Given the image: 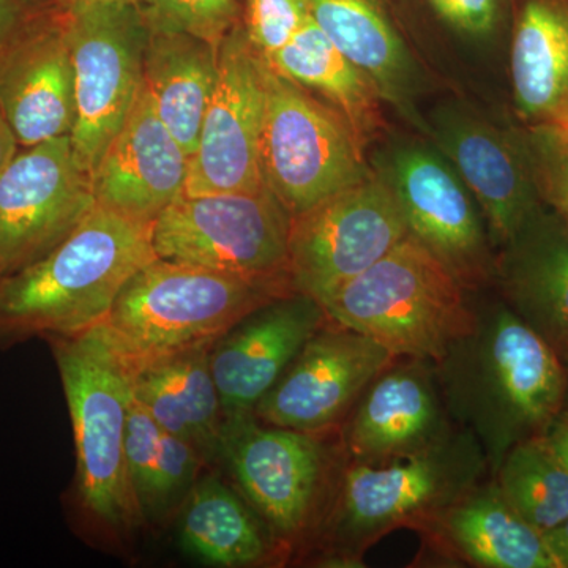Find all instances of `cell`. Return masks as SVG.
<instances>
[{"label": "cell", "mask_w": 568, "mask_h": 568, "mask_svg": "<svg viewBox=\"0 0 568 568\" xmlns=\"http://www.w3.org/2000/svg\"><path fill=\"white\" fill-rule=\"evenodd\" d=\"M437 365L454 413L477 433L493 473L511 447L544 435L566 406L562 358L508 305L477 315L473 334Z\"/></svg>", "instance_id": "6da1fadb"}, {"label": "cell", "mask_w": 568, "mask_h": 568, "mask_svg": "<svg viewBox=\"0 0 568 568\" xmlns=\"http://www.w3.org/2000/svg\"><path fill=\"white\" fill-rule=\"evenodd\" d=\"M153 260L152 224L97 203L47 256L0 276V347L103 323L125 283Z\"/></svg>", "instance_id": "7a4b0ae2"}, {"label": "cell", "mask_w": 568, "mask_h": 568, "mask_svg": "<svg viewBox=\"0 0 568 568\" xmlns=\"http://www.w3.org/2000/svg\"><path fill=\"white\" fill-rule=\"evenodd\" d=\"M316 302L328 321L368 336L395 357L436 364L477 324L466 287L410 234Z\"/></svg>", "instance_id": "3957f363"}, {"label": "cell", "mask_w": 568, "mask_h": 568, "mask_svg": "<svg viewBox=\"0 0 568 568\" xmlns=\"http://www.w3.org/2000/svg\"><path fill=\"white\" fill-rule=\"evenodd\" d=\"M73 426L77 496L100 528L141 525L125 459L132 379L125 354L103 323L73 335L47 336Z\"/></svg>", "instance_id": "277c9868"}, {"label": "cell", "mask_w": 568, "mask_h": 568, "mask_svg": "<svg viewBox=\"0 0 568 568\" xmlns=\"http://www.w3.org/2000/svg\"><path fill=\"white\" fill-rule=\"evenodd\" d=\"M294 293L156 257L125 283L103 324L125 357L138 362L213 346L261 306Z\"/></svg>", "instance_id": "5b68a950"}, {"label": "cell", "mask_w": 568, "mask_h": 568, "mask_svg": "<svg viewBox=\"0 0 568 568\" xmlns=\"http://www.w3.org/2000/svg\"><path fill=\"white\" fill-rule=\"evenodd\" d=\"M290 230L291 215L268 186L256 192L183 193L152 223V245L160 260L294 290Z\"/></svg>", "instance_id": "8992f818"}, {"label": "cell", "mask_w": 568, "mask_h": 568, "mask_svg": "<svg viewBox=\"0 0 568 568\" xmlns=\"http://www.w3.org/2000/svg\"><path fill=\"white\" fill-rule=\"evenodd\" d=\"M263 77L264 181L291 216L372 173L349 126L328 104L287 80L264 59Z\"/></svg>", "instance_id": "52a82bcc"}, {"label": "cell", "mask_w": 568, "mask_h": 568, "mask_svg": "<svg viewBox=\"0 0 568 568\" xmlns=\"http://www.w3.org/2000/svg\"><path fill=\"white\" fill-rule=\"evenodd\" d=\"M61 18L77 100L71 142L93 173L144 88L151 28L144 10L126 3L62 9Z\"/></svg>", "instance_id": "ba28073f"}, {"label": "cell", "mask_w": 568, "mask_h": 568, "mask_svg": "<svg viewBox=\"0 0 568 568\" xmlns=\"http://www.w3.org/2000/svg\"><path fill=\"white\" fill-rule=\"evenodd\" d=\"M473 439H443L381 465L347 469L335 514V530L347 551H357L388 530L433 525L448 506L473 487L481 469Z\"/></svg>", "instance_id": "9c48e42d"}, {"label": "cell", "mask_w": 568, "mask_h": 568, "mask_svg": "<svg viewBox=\"0 0 568 568\" xmlns=\"http://www.w3.org/2000/svg\"><path fill=\"white\" fill-rule=\"evenodd\" d=\"M407 234L394 193L372 170L362 181L291 216L294 290L320 301L376 264Z\"/></svg>", "instance_id": "30bf717a"}, {"label": "cell", "mask_w": 568, "mask_h": 568, "mask_svg": "<svg viewBox=\"0 0 568 568\" xmlns=\"http://www.w3.org/2000/svg\"><path fill=\"white\" fill-rule=\"evenodd\" d=\"M375 171L402 209L409 234L435 254L466 290L496 280V256L473 194L439 152L398 142Z\"/></svg>", "instance_id": "8fae6325"}, {"label": "cell", "mask_w": 568, "mask_h": 568, "mask_svg": "<svg viewBox=\"0 0 568 568\" xmlns=\"http://www.w3.org/2000/svg\"><path fill=\"white\" fill-rule=\"evenodd\" d=\"M95 204L70 134L20 148L0 175V276L47 256Z\"/></svg>", "instance_id": "7c38bea8"}, {"label": "cell", "mask_w": 568, "mask_h": 568, "mask_svg": "<svg viewBox=\"0 0 568 568\" xmlns=\"http://www.w3.org/2000/svg\"><path fill=\"white\" fill-rule=\"evenodd\" d=\"M265 108L263 59L237 24L219 48V73L205 111L185 194L264 189L261 140Z\"/></svg>", "instance_id": "4fadbf2b"}, {"label": "cell", "mask_w": 568, "mask_h": 568, "mask_svg": "<svg viewBox=\"0 0 568 568\" xmlns=\"http://www.w3.org/2000/svg\"><path fill=\"white\" fill-rule=\"evenodd\" d=\"M219 459L272 536L290 540L308 526L324 473L315 437L237 414L224 417Z\"/></svg>", "instance_id": "5bb4252c"}, {"label": "cell", "mask_w": 568, "mask_h": 568, "mask_svg": "<svg viewBox=\"0 0 568 568\" xmlns=\"http://www.w3.org/2000/svg\"><path fill=\"white\" fill-rule=\"evenodd\" d=\"M426 134L480 205L496 250L541 205L521 129H500L457 104L437 108Z\"/></svg>", "instance_id": "9a60e30c"}, {"label": "cell", "mask_w": 568, "mask_h": 568, "mask_svg": "<svg viewBox=\"0 0 568 568\" xmlns=\"http://www.w3.org/2000/svg\"><path fill=\"white\" fill-rule=\"evenodd\" d=\"M394 358L368 336L332 321L305 343L253 414L280 428L324 432L342 420Z\"/></svg>", "instance_id": "2e32d148"}, {"label": "cell", "mask_w": 568, "mask_h": 568, "mask_svg": "<svg viewBox=\"0 0 568 568\" xmlns=\"http://www.w3.org/2000/svg\"><path fill=\"white\" fill-rule=\"evenodd\" d=\"M328 317L302 293L275 298L244 317L211 349L224 417L253 413Z\"/></svg>", "instance_id": "e0dca14e"}, {"label": "cell", "mask_w": 568, "mask_h": 568, "mask_svg": "<svg viewBox=\"0 0 568 568\" xmlns=\"http://www.w3.org/2000/svg\"><path fill=\"white\" fill-rule=\"evenodd\" d=\"M0 114L20 148L73 132L74 73L61 14L40 11L3 54Z\"/></svg>", "instance_id": "ac0fdd59"}, {"label": "cell", "mask_w": 568, "mask_h": 568, "mask_svg": "<svg viewBox=\"0 0 568 568\" xmlns=\"http://www.w3.org/2000/svg\"><path fill=\"white\" fill-rule=\"evenodd\" d=\"M190 159L160 119L144 84L129 119L93 170L97 203L152 224L185 193Z\"/></svg>", "instance_id": "d6986e66"}, {"label": "cell", "mask_w": 568, "mask_h": 568, "mask_svg": "<svg viewBox=\"0 0 568 568\" xmlns=\"http://www.w3.org/2000/svg\"><path fill=\"white\" fill-rule=\"evenodd\" d=\"M310 17L375 85L383 103L426 134L418 112L425 80L395 20L392 0H306Z\"/></svg>", "instance_id": "ffe728a7"}, {"label": "cell", "mask_w": 568, "mask_h": 568, "mask_svg": "<svg viewBox=\"0 0 568 568\" xmlns=\"http://www.w3.org/2000/svg\"><path fill=\"white\" fill-rule=\"evenodd\" d=\"M507 305L558 351L568 349V231L544 204L496 256Z\"/></svg>", "instance_id": "44dd1931"}, {"label": "cell", "mask_w": 568, "mask_h": 568, "mask_svg": "<svg viewBox=\"0 0 568 568\" xmlns=\"http://www.w3.org/2000/svg\"><path fill=\"white\" fill-rule=\"evenodd\" d=\"M443 413L432 377L420 365L384 369L362 395L346 433L358 463L381 465L443 439Z\"/></svg>", "instance_id": "7402d4cb"}, {"label": "cell", "mask_w": 568, "mask_h": 568, "mask_svg": "<svg viewBox=\"0 0 568 568\" xmlns=\"http://www.w3.org/2000/svg\"><path fill=\"white\" fill-rule=\"evenodd\" d=\"M212 346L130 364L132 392L163 432L181 437L203 462H219L224 413L211 369Z\"/></svg>", "instance_id": "603a6c76"}, {"label": "cell", "mask_w": 568, "mask_h": 568, "mask_svg": "<svg viewBox=\"0 0 568 568\" xmlns=\"http://www.w3.org/2000/svg\"><path fill=\"white\" fill-rule=\"evenodd\" d=\"M510 84L525 126L568 111V0H510Z\"/></svg>", "instance_id": "cb8c5ba5"}, {"label": "cell", "mask_w": 568, "mask_h": 568, "mask_svg": "<svg viewBox=\"0 0 568 568\" xmlns=\"http://www.w3.org/2000/svg\"><path fill=\"white\" fill-rule=\"evenodd\" d=\"M151 28V26H149ZM219 73V50L190 33L151 28L144 84L160 119L193 156Z\"/></svg>", "instance_id": "d4e9b609"}, {"label": "cell", "mask_w": 568, "mask_h": 568, "mask_svg": "<svg viewBox=\"0 0 568 568\" xmlns=\"http://www.w3.org/2000/svg\"><path fill=\"white\" fill-rule=\"evenodd\" d=\"M287 80L316 92L346 122L362 152L383 129V100L368 78L310 17L290 43L264 59Z\"/></svg>", "instance_id": "484cf974"}, {"label": "cell", "mask_w": 568, "mask_h": 568, "mask_svg": "<svg viewBox=\"0 0 568 568\" xmlns=\"http://www.w3.org/2000/svg\"><path fill=\"white\" fill-rule=\"evenodd\" d=\"M437 525L462 558L489 568H562L540 530L507 503L496 484L467 489Z\"/></svg>", "instance_id": "4316f807"}, {"label": "cell", "mask_w": 568, "mask_h": 568, "mask_svg": "<svg viewBox=\"0 0 568 568\" xmlns=\"http://www.w3.org/2000/svg\"><path fill=\"white\" fill-rule=\"evenodd\" d=\"M179 544L194 559L213 567H246L267 556L263 526L220 478L205 477L186 497Z\"/></svg>", "instance_id": "83f0119b"}, {"label": "cell", "mask_w": 568, "mask_h": 568, "mask_svg": "<svg viewBox=\"0 0 568 568\" xmlns=\"http://www.w3.org/2000/svg\"><path fill=\"white\" fill-rule=\"evenodd\" d=\"M508 504L541 534L568 519V469L541 436L510 448L496 470Z\"/></svg>", "instance_id": "f1b7e54d"}, {"label": "cell", "mask_w": 568, "mask_h": 568, "mask_svg": "<svg viewBox=\"0 0 568 568\" xmlns=\"http://www.w3.org/2000/svg\"><path fill=\"white\" fill-rule=\"evenodd\" d=\"M144 13L151 28L190 33L216 50L242 22L237 0H152Z\"/></svg>", "instance_id": "f546056e"}, {"label": "cell", "mask_w": 568, "mask_h": 568, "mask_svg": "<svg viewBox=\"0 0 568 568\" xmlns=\"http://www.w3.org/2000/svg\"><path fill=\"white\" fill-rule=\"evenodd\" d=\"M521 134L541 204L568 231V142L544 125H523Z\"/></svg>", "instance_id": "4dcf8cb0"}, {"label": "cell", "mask_w": 568, "mask_h": 568, "mask_svg": "<svg viewBox=\"0 0 568 568\" xmlns=\"http://www.w3.org/2000/svg\"><path fill=\"white\" fill-rule=\"evenodd\" d=\"M201 463L203 459L186 440L162 432L142 517H160L183 497H189Z\"/></svg>", "instance_id": "1f68e13d"}, {"label": "cell", "mask_w": 568, "mask_h": 568, "mask_svg": "<svg viewBox=\"0 0 568 568\" xmlns=\"http://www.w3.org/2000/svg\"><path fill=\"white\" fill-rule=\"evenodd\" d=\"M308 18L306 0H245L242 24L254 51L268 59L290 43Z\"/></svg>", "instance_id": "d6a6232c"}, {"label": "cell", "mask_w": 568, "mask_h": 568, "mask_svg": "<svg viewBox=\"0 0 568 568\" xmlns=\"http://www.w3.org/2000/svg\"><path fill=\"white\" fill-rule=\"evenodd\" d=\"M162 432L163 429L138 403L132 392L125 433V459L130 485H132L134 499H136L141 515L145 500H148L149 489H151L153 467H155Z\"/></svg>", "instance_id": "836d02e7"}, {"label": "cell", "mask_w": 568, "mask_h": 568, "mask_svg": "<svg viewBox=\"0 0 568 568\" xmlns=\"http://www.w3.org/2000/svg\"><path fill=\"white\" fill-rule=\"evenodd\" d=\"M436 17L465 40L491 41L510 13V0H426Z\"/></svg>", "instance_id": "e575fe53"}, {"label": "cell", "mask_w": 568, "mask_h": 568, "mask_svg": "<svg viewBox=\"0 0 568 568\" xmlns=\"http://www.w3.org/2000/svg\"><path fill=\"white\" fill-rule=\"evenodd\" d=\"M39 13L40 6L33 0H0V61Z\"/></svg>", "instance_id": "d590c367"}, {"label": "cell", "mask_w": 568, "mask_h": 568, "mask_svg": "<svg viewBox=\"0 0 568 568\" xmlns=\"http://www.w3.org/2000/svg\"><path fill=\"white\" fill-rule=\"evenodd\" d=\"M541 439L568 469V407L560 410L559 416L551 422L547 432L541 435Z\"/></svg>", "instance_id": "8d00e7d4"}, {"label": "cell", "mask_w": 568, "mask_h": 568, "mask_svg": "<svg viewBox=\"0 0 568 568\" xmlns=\"http://www.w3.org/2000/svg\"><path fill=\"white\" fill-rule=\"evenodd\" d=\"M549 549L555 558L559 560L562 568L568 567V519L559 525L558 528L548 530L544 534Z\"/></svg>", "instance_id": "74e56055"}, {"label": "cell", "mask_w": 568, "mask_h": 568, "mask_svg": "<svg viewBox=\"0 0 568 568\" xmlns=\"http://www.w3.org/2000/svg\"><path fill=\"white\" fill-rule=\"evenodd\" d=\"M18 151H20V144L11 132L9 123L0 114V175L7 170Z\"/></svg>", "instance_id": "f35d334b"}, {"label": "cell", "mask_w": 568, "mask_h": 568, "mask_svg": "<svg viewBox=\"0 0 568 568\" xmlns=\"http://www.w3.org/2000/svg\"><path fill=\"white\" fill-rule=\"evenodd\" d=\"M114 3H126V6L140 7L148 10L152 0H61L62 9H77V7L89 6H114Z\"/></svg>", "instance_id": "ab89813d"}, {"label": "cell", "mask_w": 568, "mask_h": 568, "mask_svg": "<svg viewBox=\"0 0 568 568\" xmlns=\"http://www.w3.org/2000/svg\"><path fill=\"white\" fill-rule=\"evenodd\" d=\"M549 130H552L559 138H562L564 141L568 142V111L564 112L560 118L556 119L555 122L549 123Z\"/></svg>", "instance_id": "60d3db41"}, {"label": "cell", "mask_w": 568, "mask_h": 568, "mask_svg": "<svg viewBox=\"0 0 568 568\" xmlns=\"http://www.w3.org/2000/svg\"><path fill=\"white\" fill-rule=\"evenodd\" d=\"M560 358H562L564 365H566V372H567V395H566V406L568 407V349L564 351L562 354H560Z\"/></svg>", "instance_id": "b9f144b4"}, {"label": "cell", "mask_w": 568, "mask_h": 568, "mask_svg": "<svg viewBox=\"0 0 568 568\" xmlns=\"http://www.w3.org/2000/svg\"><path fill=\"white\" fill-rule=\"evenodd\" d=\"M33 2L39 3V6H43V3H48L50 0H33Z\"/></svg>", "instance_id": "7bdbcfd3"}]
</instances>
